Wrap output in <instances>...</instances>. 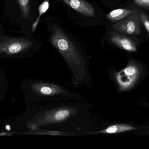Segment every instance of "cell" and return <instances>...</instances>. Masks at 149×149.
<instances>
[{
	"mask_svg": "<svg viewBox=\"0 0 149 149\" xmlns=\"http://www.w3.org/2000/svg\"><path fill=\"white\" fill-rule=\"evenodd\" d=\"M50 40L52 44L58 50L73 71L76 69H81L83 66V61L80 53L60 28L58 27L53 28Z\"/></svg>",
	"mask_w": 149,
	"mask_h": 149,
	"instance_id": "obj_1",
	"label": "cell"
},
{
	"mask_svg": "<svg viewBox=\"0 0 149 149\" xmlns=\"http://www.w3.org/2000/svg\"><path fill=\"white\" fill-rule=\"evenodd\" d=\"M141 20L138 9L123 19L111 24L115 30L128 35H139L141 33Z\"/></svg>",
	"mask_w": 149,
	"mask_h": 149,
	"instance_id": "obj_2",
	"label": "cell"
},
{
	"mask_svg": "<svg viewBox=\"0 0 149 149\" xmlns=\"http://www.w3.org/2000/svg\"><path fill=\"white\" fill-rule=\"evenodd\" d=\"M6 4L8 14L17 22L29 20L31 12V0H6Z\"/></svg>",
	"mask_w": 149,
	"mask_h": 149,
	"instance_id": "obj_3",
	"label": "cell"
},
{
	"mask_svg": "<svg viewBox=\"0 0 149 149\" xmlns=\"http://www.w3.org/2000/svg\"><path fill=\"white\" fill-rule=\"evenodd\" d=\"M140 69L136 65L132 64L120 71L116 75V79L121 90L129 89L138 79Z\"/></svg>",
	"mask_w": 149,
	"mask_h": 149,
	"instance_id": "obj_4",
	"label": "cell"
},
{
	"mask_svg": "<svg viewBox=\"0 0 149 149\" xmlns=\"http://www.w3.org/2000/svg\"><path fill=\"white\" fill-rule=\"evenodd\" d=\"M74 113L70 108H61L46 111L40 120L41 125H47L65 120Z\"/></svg>",
	"mask_w": 149,
	"mask_h": 149,
	"instance_id": "obj_5",
	"label": "cell"
},
{
	"mask_svg": "<svg viewBox=\"0 0 149 149\" xmlns=\"http://www.w3.org/2000/svg\"><path fill=\"white\" fill-rule=\"evenodd\" d=\"M110 34V41L119 48L130 52L137 51L136 44L131 38L113 31H111Z\"/></svg>",
	"mask_w": 149,
	"mask_h": 149,
	"instance_id": "obj_6",
	"label": "cell"
},
{
	"mask_svg": "<svg viewBox=\"0 0 149 149\" xmlns=\"http://www.w3.org/2000/svg\"><path fill=\"white\" fill-rule=\"evenodd\" d=\"M65 3L80 14L88 17L95 16V12L93 6L84 0H63Z\"/></svg>",
	"mask_w": 149,
	"mask_h": 149,
	"instance_id": "obj_7",
	"label": "cell"
},
{
	"mask_svg": "<svg viewBox=\"0 0 149 149\" xmlns=\"http://www.w3.org/2000/svg\"><path fill=\"white\" fill-rule=\"evenodd\" d=\"M37 92L45 95H54L65 92L61 87L49 83H38L35 86Z\"/></svg>",
	"mask_w": 149,
	"mask_h": 149,
	"instance_id": "obj_8",
	"label": "cell"
},
{
	"mask_svg": "<svg viewBox=\"0 0 149 149\" xmlns=\"http://www.w3.org/2000/svg\"><path fill=\"white\" fill-rule=\"evenodd\" d=\"M136 129L137 128L128 124H115V125L110 126L101 131L93 132V133H88V134H118V133L130 131Z\"/></svg>",
	"mask_w": 149,
	"mask_h": 149,
	"instance_id": "obj_9",
	"label": "cell"
},
{
	"mask_svg": "<svg viewBox=\"0 0 149 149\" xmlns=\"http://www.w3.org/2000/svg\"><path fill=\"white\" fill-rule=\"evenodd\" d=\"M136 9H127L120 8L114 10L110 11L107 15L106 18L112 22H117L123 19L131 13L134 12Z\"/></svg>",
	"mask_w": 149,
	"mask_h": 149,
	"instance_id": "obj_10",
	"label": "cell"
},
{
	"mask_svg": "<svg viewBox=\"0 0 149 149\" xmlns=\"http://www.w3.org/2000/svg\"><path fill=\"white\" fill-rule=\"evenodd\" d=\"M49 7V0H45L38 7V17L36 22L32 24V31H34L36 29L38 24L40 21V17L42 14L47 11Z\"/></svg>",
	"mask_w": 149,
	"mask_h": 149,
	"instance_id": "obj_11",
	"label": "cell"
},
{
	"mask_svg": "<svg viewBox=\"0 0 149 149\" xmlns=\"http://www.w3.org/2000/svg\"><path fill=\"white\" fill-rule=\"evenodd\" d=\"M140 20L149 34V17L143 11L141 10L139 13Z\"/></svg>",
	"mask_w": 149,
	"mask_h": 149,
	"instance_id": "obj_12",
	"label": "cell"
},
{
	"mask_svg": "<svg viewBox=\"0 0 149 149\" xmlns=\"http://www.w3.org/2000/svg\"><path fill=\"white\" fill-rule=\"evenodd\" d=\"M38 134L41 135H45L51 136H65L67 135L70 134L68 133H63V132H59V131H44L40 132Z\"/></svg>",
	"mask_w": 149,
	"mask_h": 149,
	"instance_id": "obj_13",
	"label": "cell"
},
{
	"mask_svg": "<svg viewBox=\"0 0 149 149\" xmlns=\"http://www.w3.org/2000/svg\"><path fill=\"white\" fill-rule=\"evenodd\" d=\"M134 2L138 6L149 9V0H134Z\"/></svg>",
	"mask_w": 149,
	"mask_h": 149,
	"instance_id": "obj_14",
	"label": "cell"
},
{
	"mask_svg": "<svg viewBox=\"0 0 149 149\" xmlns=\"http://www.w3.org/2000/svg\"><path fill=\"white\" fill-rule=\"evenodd\" d=\"M6 129H7V130H10V126H6Z\"/></svg>",
	"mask_w": 149,
	"mask_h": 149,
	"instance_id": "obj_15",
	"label": "cell"
}]
</instances>
